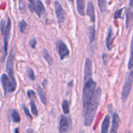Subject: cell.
Masks as SVG:
<instances>
[{
  "label": "cell",
  "instance_id": "6da1fadb",
  "mask_svg": "<svg viewBox=\"0 0 133 133\" xmlns=\"http://www.w3.org/2000/svg\"><path fill=\"white\" fill-rule=\"evenodd\" d=\"M101 96V90L100 87L95 90L91 101L86 108L83 110L84 123L86 126H90L96 116V112L100 103Z\"/></svg>",
  "mask_w": 133,
  "mask_h": 133
},
{
  "label": "cell",
  "instance_id": "7a4b0ae2",
  "mask_svg": "<svg viewBox=\"0 0 133 133\" xmlns=\"http://www.w3.org/2000/svg\"><path fill=\"white\" fill-rule=\"evenodd\" d=\"M96 88V83L92 78L85 81L83 90V96H82L83 110L86 108V106L88 105L91 101L93 95L94 94Z\"/></svg>",
  "mask_w": 133,
  "mask_h": 133
},
{
  "label": "cell",
  "instance_id": "3957f363",
  "mask_svg": "<svg viewBox=\"0 0 133 133\" xmlns=\"http://www.w3.org/2000/svg\"><path fill=\"white\" fill-rule=\"evenodd\" d=\"M133 71H131L128 75L127 76L125 81L124 82L123 88H122V92H121V99L122 101H125L129 96L130 94V92L131 91L132 85H133Z\"/></svg>",
  "mask_w": 133,
  "mask_h": 133
},
{
  "label": "cell",
  "instance_id": "277c9868",
  "mask_svg": "<svg viewBox=\"0 0 133 133\" xmlns=\"http://www.w3.org/2000/svg\"><path fill=\"white\" fill-rule=\"evenodd\" d=\"M1 83L3 88L5 94L7 93L13 92L16 88V82H13L8 78V76L3 73L1 76Z\"/></svg>",
  "mask_w": 133,
  "mask_h": 133
},
{
  "label": "cell",
  "instance_id": "5b68a950",
  "mask_svg": "<svg viewBox=\"0 0 133 133\" xmlns=\"http://www.w3.org/2000/svg\"><path fill=\"white\" fill-rule=\"evenodd\" d=\"M11 26H12V23L10 18H8L7 20V24L5 27V30L4 31V35H3V48H4V54L2 57L1 59V63L4 62L5 57L7 54V47H8V41L10 38V32H11Z\"/></svg>",
  "mask_w": 133,
  "mask_h": 133
},
{
  "label": "cell",
  "instance_id": "8992f818",
  "mask_svg": "<svg viewBox=\"0 0 133 133\" xmlns=\"http://www.w3.org/2000/svg\"><path fill=\"white\" fill-rule=\"evenodd\" d=\"M72 127L71 120L69 117L64 115H61L59 120V132L60 133H67L69 132Z\"/></svg>",
  "mask_w": 133,
  "mask_h": 133
},
{
  "label": "cell",
  "instance_id": "52a82bcc",
  "mask_svg": "<svg viewBox=\"0 0 133 133\" xmlns=\"http://www.w3.org/2000/svg\"><path fill=\"white\" fill-rule=\"evenodd\" d=\"M14 54L13 53V50L12 49L7 59L6 70L8 73V77L10 80L13 82H16L15 78L14 76Z\"/></svg>",
  "mask_w": 133,
  "mask_h": 133
},
{
  "label": "cell",
  "instance_id": "ba28073f",
  "mask_svg": "<svg viewBox=\"0 0 133 133\" xmlns=\"http://www.w3.org/2000/svg\"><path fill=\"white\" fill-rule=\"evenodd\" d=\"M55 12L56 16L57 18L58 23L61 26V24H63V22L65 20L66 12L64 11L62 5L57 1L55 2Z\"/></svg>",
  "mask_w": 133,
  "mask_h": 133
},
{
  "label": "cell",
  "instance_id": "9c48e42d",
  "mask_svg": "<svg viewBox=\"0 0 133 133\" xmlns=\"http://www.w3.org/2000/svg\"><path fill=\"white\" fill-rule=\"evenodd\" d=\"M57 46L60 59H61V60H64L67 56L69 55V49L67 48L66 44L62 40H59V42H58Z\"/></svg>",
  "mask_w": 133,
  "mask_h": 133
},
{
  "label": "cell",
  "instance_id": "30bf717a",
  "mask_svg": "<svg viewBox=\"0 0 133 133\" xmlns=\"http://www.w3.org/2000/svg\"><path fill=\"white\" fill-rule=\"evenodd\" d=\"M92 62L91 59L87 58L85 61V65H84V81L92 78Z\"/></svg>",
  "mask_w": 133,
  "mask_h": 133
},
{
  "label": "cell",
  "instance_id": "8fae6325",
  "mask_svg": "<svg viewBox=\"0 0 133 133\" xmlns=\"http://www.w3.org/2000/svg\"><path fill=\"white\" fill-rule=\"evenodd\" d=\"M133 25V0H130L129 7L126 13V28L131 29Z\"/></svg>",
  "mask_w": 133,
  "mask_h": 133
},
{
  "label": "cell",
  "instance_id": "7c38bea8",
  "mask_svg": "<svg viewBox=\"0 0 133 133\" xmlns=\"http://www.w3.org/2000/svg\"><path fill=\"white\" fill-rule=\"evenodd\" d=\"M34 12L37 14L38 18H41L46 12V8L44 4L40 0H36L34 5Z\"/></svg>",
  "mask_w": 133,
  "mask_h": 133
},
{
  "label": "cell",
  "instance_id": "4fadbf2b",
  "mask_svg": "<svg viewBox=\"0 0 133 133\" xmlns=\"http://www.w3.org/2000/svg\"><path fill=\"white\" fill-rule=\"evenodd\" d=\"M120 123V118L117 113H114L112 116V125L110 133H118Z\"/></svg>",
  "mask_w": 133,
  "mask_h": 133
},
{
  "label": "cell",
  "instance_id": "5bb4252c",
  "mask_svg": "<svg viewBox=\"0 0 133 133\" xmlns=\"http://www.w3.org/2000/svg\"><path fill=\"white\" fill-rule=\"evenodd\" d=\"M86 15L90 17V18L92 22H95L96 20V16H95V10L94 3L92 1H89L87 5V8H86Z\"/></svg>",
  "mask_w": 133,
  "mask_h": 133
},
{
  "label": "cell",
  "instance_id": "9a60e30c",
  "mask_svg": "<svg viewBox=\"0 0 133 133\" xmlns=\"http://www.w3.org/2000/svg\"><path fill=\"white\" fill-rule=\"evenodd\" d=\"M106 48L109 51L111 50L113 47V30L111 27H109L107 33V36L106 38Z\"/></svg>",
  "mask_w": 133,
  "mask_h": 133
},
{
  "label": "cell",
  "instance_id": "2e32d148",
  "mask_svg": "<svg viewBox=\"0 0 133 133\" xmlns=\"http://www.w3.org/2000/svg\"><path fill=\"white\" fill-rule=\"evenodd\" d=\"M110 124V118L109 115H106L104 117L101 124V133H108Z\"/></svg>",
  "mask_w": 133,
  "mask_h": 133
},
{
  "label": "cell",
  "instance_id": "e0dca14e",
  "mask_svg": "<svg viewBox=\"0 0 133 133\" xmlns=\"http://www.w3.org/2000/svg\"><path fill=\"white\" fill-rule=\"evenodd\" d=\"M77 8L79 15L84 16L85 15V1L84 0H76Z\"/></svg>",
  "mask_w": 133,
  "mask_h": 133
},
{
  "label": "cell",
  "instance_id": "ac0fdd59",
  "mask_svg": "<svg viewBox=\"0 0 133 133\" xmlns=\"http://www.w3.org/2000/svg\"><path fill=\"white\" fill-rule=\"evenodd\" d=\"M19 29L21 33H26L29 29V25L27 24V22H25L24 20H22L18 24Z\"/></svg>",
  "mask_w": 133,
  "mask_h": 133
},
{
  "label": "cell",
  "instance_id": "d6986e66",
  "mask_svg": "<svg viewBox=\"0 0 133 133\" xmlns=\"http://www.w3.org/2000/svg\"><path fill=\"white\" fill-rule=\"evenodd\" d=\"M11 118L14 123H20V116L16 110H12L11 112Z\"/></svg>",
  "mask_w": 133,
  "mask_h": 133
},
{
  "label": "cell",
  "instance_id": "ffe728a7",
  "mask_svg": "<svg viewBox=\"0 0 133 133\" xmlns=\"http://www.w3.org/2000/svg\"><path fill=\"white\" fill-rule=\"evenodd\" d=\"M43 57H44V59L46 61L48 65L49 66H51L53 64V59L51 57L50 55L49 54V53H48V51L46 49H44L43 50Z\"/></svg>",
  "mask_w": 133,
  "mask_h": 133
},
{
  "label": "cell",
  "instance_id": "44dd1931",
  "mask_svg": "<svg viewBox=\"0 0 133 133\" xmlns=\"http://www.w3.org/2000/svg\"><path fill=\"white\" fill-rule=\"evenodd\" d=\"M38 95L40 96V100L42 102V103L44 105H46V104H47V100H46V94H45L44 90L42 88H38Z\"/></svg>",
  "mask_w": 133,
  "mask_h": 133
},
{
  "label": "cell",
  "instance_id": "7402d4cb",
  "mask_svg": "<svg viewBox=\"0 0 133 133\" xmlns=\"http://www.w3.org/2000/svg\"><path fill=\"white\" fill-rule=\"evenodd\" d=\"M89 38H90V43L92 44L94 42L96 38V29H95L94 25L90 28L89 31Z\"/></svg>",
  "mask_w": 133,
  "mask_h": 133
},
{
  "label": "cell",
  "instance_id": "603a6c76",
  "mask_svg": "<svg viewBox=\"0 0 133 133\" xmlns=\"http://www.w3.org/2000/svg\"><path fill=\"white\" fill-rule=\"evenodd\" d=\"M62 108L65 114H68L69 113V103L67 100H64L62 103Z\"/></svg>",
  "mask_w": 133,
  "mask_h": 133
},
{
  "label": "cell",
  "instance_id": "cb8c5ba5",
  "mask_svg": "<svg viewBox=\"0 0 133 133\" xmlns=\"http://www.w3.org/2000/svg\"><path fill=\"white\" fill-rule=\"evenodd\" d=\"M98 6L101 12H104L106 10V0H98Z\"/></svg>",
  "mask_w": 133,
  "mask_h": 133
},
{
  "label": "cell",
  "instance_id": "d4e9b609",
  "mask_svg": "<svg viewBox=\"0 0 133 133\" xmlns=\"http://www.w3.org/2000/svg\"><path fill=\"white\" fill-rule=\"evenodd\" d=\"M30 105H31V111L32 113L33 114V115H34L35 116H38V110L36 108V106L35 103L33 99H31L30 101Z\"/></svg>",
  "mask_w": 133,
  "mask_h": 133
},
{
  "label": "cell",
  "instance_id": "484cf974",
  "mask_svg": "<svg viewBox=\"0 0 133 133\" xmlns=\"http://www.w3.org/2000/svg\"><path fill=\"white\" fill-rule=\"evenodd\" d=\"M27 74L29 77V79L31 80V81H34L36 79L35 77V75H34V73L33 70L31 68H29L27 69Z\"/></svg>",
  "mask_w": 133,
  "mask_h": 133
},
{
  "label": "cell",
  "instance_id": "4316f807",
  "mask_svg": "<svg viewBox=\"0 0 133 133\" xmlns=\"http://www.w3.org/2000/svg\"><path fill=\"white\" fill-rule=\"evenodd\" d=\"M132 58H133V44L131 42V55H130V59L129 61L128 64V68L129 69H131L133 68V61H132Z\"/></svg>",
  "mask_w": 133,
  "mask_h": 133
},
{
  "label": "cell",
  "instance_id": "83f0119b",
  "mask_svg": "<svg viewBox=\"0 0 133 133\" xmlns=\"http://www.w3.org/2000/svg\"><path fill=\"white\" fill-rule=\"evenodd\" d=\"M29 1V4L28 5L29 10L32 12H34V5H35L36 0H28Z\"/></svg>",
  "mask_w": 133,
  "mask_h": 133
},
{
  "label": "cell",
  "instance_id": "f1b7e54d",
  "mask_svg": "<svg viewBox=\"0 0 133 133\" xmlns=\"http://www.w3.org/2000/svg\"><path fill=\"white\" fill-rule=\"evenodd\" d=\"M123 10V8H120L119 10H116V12H115L114 14V18L115 19H120L121 18V13H122V11Z\"/></svg>",
  "mask_w": 133,
  "mask_h": 133
},
{
  "label": "cell",
  "instance_id": "f546056e",
  "mask_svg": "<svg viewBox=\"0 0 133 133\" xmlns=\"http://www.w3.org/2000/svg\"><path fill=\"white\" fill-rule=\"evenodd\" d=\"M23 110H24V113L25 114V115L27 116V117L29 118H30V119H33V116H31V113L29 112V109L26 107L25 106H24V105H23Z\"/></svg>",
  "mask_w": 133,
  "mask_h": 133
},
{
  "label": "cell",
  "instance_id": "4dcf8cb0",
  "mask_svg": "<svg viewBox=\"0 0 133 133\" xmlns=\"http://www.w3.org/2000/svg\"><path fill=\"white\" fill-rule=\"evenodd\" d=\"M29 46L32 47L33 49H34L36 47V40L35 38H32L29 41Z\"/></svg>",
  "mask_w": 133,
  "mask_h": 133
},
{
  "label": "cell",
  "instance_id": "1f68e13d",
  "mask_svg": "<svg viewBox=\"0 0 133 133\" xmlns=\"http://www.w3.org/2000/svg\"><path fill=\"white\" fill-rule=\"evenodd\" d=\"M27 96H28L29 98H30V100L31 99H33L34 98H35V93L33 90H30L27 91Z\"/></svg>",
  "mask_w": 133,
  "mask_h": 133
},
{
  "label": "cell",
  "instance_id": "d6a6232c",
  "mask_svg": "<svg viewBox=\"0 0 133 133\" xmlns=\"http://www.w3.org/2000/svg\"><path fill=\"white\" fill-rule=\"evenodd\" d=\"M24 1L22 0H20L19 1V8H20V10L21 11H22V10H25V5H24Z\"/></svg>",
  "mask_w": 133,
  "mask_h": 133
},
{
  "label": "cell",
  "instance_id": "836d02e7",
  "mask_svg": "<svg viewBox=\"0 0 133 133\" xmlns=\"http://www.w3.org/2000/svg\"><path fill=\"white\" fill-rule=\"evenodd\" d=\"M107 57H108V55L105 53H103L102 54V60H103L104 65H106V63H107Z\"/></svg>",
  "mask_w": 133,
  "mask_h": 133
},
{
  "label": "cell",
  "instance_id": "e575fe53",
  "mask_svg": "<svg viewBox=\"0 0 133 133\" xmlns=\"http://www.w3.org/2000/svg\"><path fill=\"white\" fill-rule=\"evenodd\" d=\"M14 133H20V129L18 128V127L16 128L14 131Z\"/></svg>",
  "mask_w": 133,
  "mask_h": 133
},
{
  "label": "cell",
  "instance_id": "d590c367",
  "mask_svg": "<svg viewBox=\"0 0 133 133\" xmlns=\"http://www.w3.org/2000/svg\"><path fill=\"white\" fill-rule=\"evenodd\" d=\"M68 1H70V2H72L73 1V0H68Z\"/></svg>",
  "mask_w": 133,
  "mask_h": 133
},
{
  "label": "cell",
  "instance_id": "8d00e7d4",
  "mask_svg": "<svg viewBox=\"0 0 133 133\" xmlns=\"http://www.w3.org/2000/svg\"><path fill=\"white\" fill-rule=\"evenodd\" d=\"M80 133H84V131H81V132H80Z\"/></svg>",
  "mask_w": 133,
  "mask_h": 133
},
{
  "label": "cell",
  "instance_id": "74e56055",
  "mask_svg": "<svg viewBox=\"0 0 133 133\" xmlns=\"http://www.w3.org/2000/svg\"><path fill=\"white\" fill-rule=\"evenodd\" d=\"M119 1H121V0H119Z\"/></svg>",
  "mask_w": 133,
  "mask_h": 133
}]
</instances>
